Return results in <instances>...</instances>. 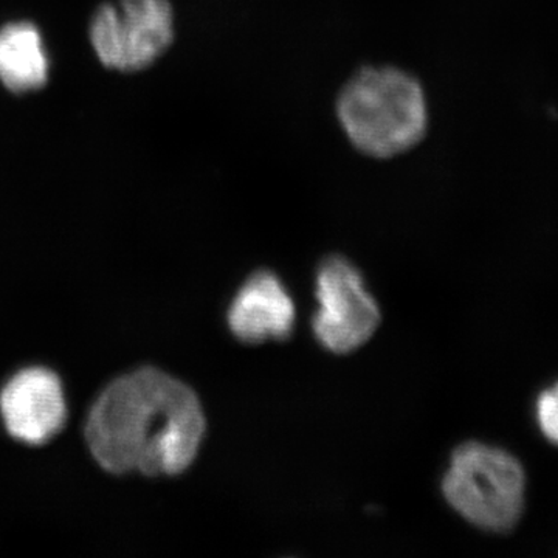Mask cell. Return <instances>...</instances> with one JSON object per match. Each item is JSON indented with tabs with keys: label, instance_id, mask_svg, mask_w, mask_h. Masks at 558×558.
<instances>
[{
	"label": "cell",
	"instance_id": "1",
	"mask_svg": "<svg viewBox=\"0 0 558 558\" xmlns=\"http://www.w3.org/2000/svg\"><path fill=\"white\" fill-rule=\"evenodd\" d=\"M204 410L196 392L163 371L146 368L113 380L92 405L86 439L110 473L174 476L199 453Z\"/></svg>",
	"mask_w": 558,
	"mask_h": 558
},
{
	"label": "cell",
	"instance_id": "2",
	"mask_svg": "<svg viewBox=\"0 0 558 558\" xmlns=\"http://www.w3.org/2000/svg\"><path fill=\"white\" fill-rule=\"evenodd\" d=\"M337 116L352 145L376 159L414 148L428 123L421 84L395 68H369L352 76L337 101Z\"/></svg>",
	"mask_w": 558,
	"mask_h": 558
},
{
	"label": "cell",
	"instance_id": "3",
	"mask_svg": "<svg viewBox=\"0 0 558 558\" xmlns=\"http://www.w3.org/2000/svg\"><path fill=\"white\" fill-rule=\"evenodd\" d=\"M524 486V470L512 454L480 442L453 451L442 481L451 508L488 532H508L519 523Z\"/></svg>",
	"mask_w": 558,
	"mask_h": 558
},
{
	"label": "cell",
	"instance_id": "4",
	"mask_svg": "<svg viewBox=\"0 0 558 558\" xmlns=\"http://www.w3.org/2000/svg\"><path fill=\"white\" fill-rule=\"evenodd\" d=\"M90 44L102 65L138 72L154 64L174 39V11L168 0H117L95 11Z\"/></svg>",
	"mask_w": 558,
	"mask_h": 558
},
{
	"label": "cell",
	"instance_id": "5",
	"mask_svg": "<svg viewBox=\"0 0 558 558\" xmlns=\"http://www.w3.org/2000/svg\"><path fill=\"white\" fill-rule=\"evenodd\" d=\"M318 311L312 328L323 348L348 354L366 343L380 325V310L362 275L341 256H330L317 271Z\"/></svg>",
	"mask_w": 558,
	"mask_h": 558
},
{
	"label": "cell",
	"instance_id": "6",
	"mask_svg": "<svg viewBox=\"0 0 558 558\" xmlns=\"http://www.w3.org/2000/svg\"><path fill=\"white\" fill-rule=\"evenodd\" d=\"M7 432L28 446H44L68 421L64 388L53 371L32 366L14 374L0 391Z\"/></svg>",
	"mask_w": 558,
	"mask_h": 558
},
{
	"label": "cell",
	"instance_id": "7",
	"mask_svg": "<svg viewBox=\"0 0 558 558\" xmlns=\"http://www.w3.org/2000/svg\"><path fill=\"white\" fill-rule=\"evenodd\" d=\"M295 304L281 279L271 271L253 274L229 307V328L244 343L286 340L295 326Z\"/></svg>",
	"mask_w": 558,
	"mask_h": 558
},
{
	"label": "cell",
	"instance_id": "8",
	"mask_svg": "<svg viewBox=\"0 0 558 558\" xmlns=\"http://www.w3.org/2000/svg\"><path fill=\"white\" fill-rule=\"evenodd\" d=\"M50 60L39 28L32 22H11L0 28V81L14 94L43 89Z\"/></svg>",
	"mask_w": 558,
	"mask_h": 558
},
{
	"label": "cell",
	"instance_id": "9",
	"mask_svg": "<svg viewBox=\"0 0 558 558\" xmlns=\"http://www.w3.org/2000/svg\"><path fill=\"white\" fill-rule=\"evenodd\" d=\"M537 416L543 435L558 446V399L553 389L539 395Z\"/></svg>",
	"mask_w": 558,
	"mask_h": 558
},
{
	"label": "cell",
	"instance_id": "10",
	"mask_svg": "<svg viewBox=\"0 0 558 558\" xmlns=\"http://www.w3.org/2000/svg\"><path fill=\"white\" fill-rule=\"evenodd\" d=\"M553 391H554V395H556L557 399H558V384L556 385V387H554Z\"/></svg>",
	"mask_w": 558,
	"mask_h": 558
}]
</instances>
